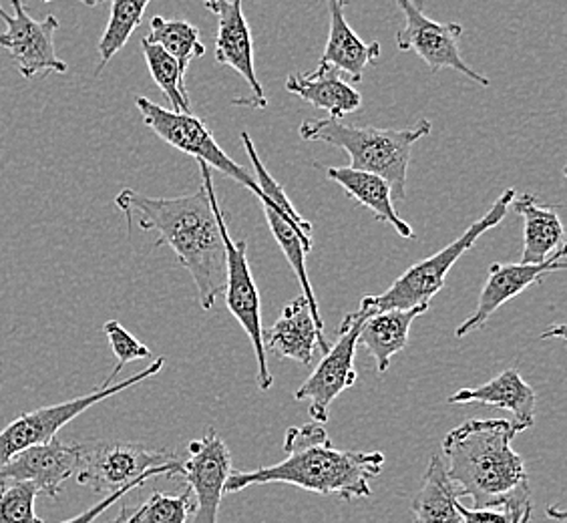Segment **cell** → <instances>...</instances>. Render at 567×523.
I'll list each match as a JSON object with an SVG mask.
<instances>
[{
  "mask_svg": "<svg viewBox=\"0 0 567 523\" xmlns=\"http://www.w3.org/2000/svg\"><path fill=\"white\" fill-rule=\"evenodd\" d=\"M204 187L177 197H152L121 189L115 204L127 222L137 216L143 232H157L153 248L169 246L196 284L199 306L212 310L226 288V250L219 229V204L212 167L199 162Z\"/></svg>",
  "mask_w": 567,
  "mask_h": 523,
  "instance_id": "cell-1",
  "label": "cell"
},
{
  "mask_svg": "<svg viewBox=\"0 0 567 523\" xmlns=\"http://www.w3.org/2000/svg\"><path fill=\"white\" fill-rule=\"evenodd\" d=\"M284 451L286 458L276 465L231 471L226 493H238L251 485L286 483L318 495L357 502L371 498V480L381 475L386 461L381 451L360 453L332 448L324 423L317 421L290 427L284 437Z\"/></svg>",
  "mask_w": 567,
  "mask_h": 523,
  "instance_id": "cell-2",
  "label": "cell"
},
{
  "mask_svg": "<svg viewBox=\"0 0 567 523\" xmlns=\"http://www.w3.org/2000/svg\"><path fill=\"white\" fill-rule=\"evenodd\" d=\"M517 431L505 419H470L443 439V463L458 498L471 505L522 510L532 488L522 455L512 448Z\"/></svg>",
  "mask_w": 567,
  "mask_h": 523,
  "instance_id": "cell-3",
  "label": "cell"
},
{
  "mask_svg": "<svg viewBox=\"0 0 567 523\" xmlns=\"http://www.w3.org/2000/svg\"><path fill=\"white\" fill-rule=\"evenodd\" d=\"M431 131L433 123L429 120L416 121L403 130H377L324 117L302 121L298 133L305 142L328 143L344 150L350 167L381 175L393 189V199L404 202L411 153L415 143L431 135Z\"/></svg>",
  "mask_w": 567,
  "mask_h": 523,
  "instance_id": "cell-4",
  "label": "cell"
},
{
  "mask_svg": "<svg viewBox=\"0 0 567 523\" xmlns=\"http://www.w3.org/2000/svg\"><path fill=\"white\" fill-rule=\"evenodd\" d=\"M515 196H517L515 189L503 192L502 196L497 197V202L487 209V214L477 219L475 224H471L457 240L451 242L443 250L436 252L425 260L413 264L381 295L364 296L360 300V308L372 315V312L391 310V308H415V306L431 305V300L443 290L451 268L457 264L458 258L465 252H470L477 244L483 234H487L489 229L497 228L502 224Z\"/></svg>",
  "mask_w": 567,
  "mask_h": 523,
  "instance_id": "cell-5",
  "label": "cell"
},
{
  "mask_svg": "<svg viewBox=\"0 0 567 523\" xmlns=\"http://www.w3.org/2000/svg\"><path fill=\"white\" fill-rule=\"evenodd\" d=\"M182 461L167 449L97 439L81 443V468L75 480L95 493L110 495L125 488L137 490L153 478L179 475Z\"/></svg>",
  "mask_w": 567,
  "mask_h": 523,
  "instance_id": "cell-6",
  "label": "cell"
},
{
  "mask_svg": "<svg viewBox=\"0 0 567 523\" xmlns=\"http://www.w3.org/2000/svg\"><path fill=\"white\" fill-rule=\"evenodd\" d=\"M135 105L142 113L143 123L162 142L172 145L177 152L196 157L197 162L209 165L212 170H218L219 174L238 182L240 186L248 187L254 196L262 199V189L258 186V182L229 155H226V152L219 147V143L214 140L208 125L194 113H175V111L165 110L142 95L135 98Z\"/></svg>",
  "mask_w": 567,
  "mask_h": 523,
  "instance_id": "cell-7",
  "label": "cell"
},
{
  "mask_svg": "<svg viewBox=\"0 0 567 523\" xmlns=\"http://www.w3.org/2000/svg\"><path fill=\"white\" fill-rule=\"evenodd\" d=\"M164 365L165 359L153 360L145 371L137 372L125 381L113 382L107 387L101 384L95 391L83 394V397H76L65 403L41 407L31 413L17 417L12 423L0 431V463H4L7 459L21 453L24 449L51 441L63 427L69 425L79 414L85 413L93 404L101 403L117 392L132 389L135 384L152 379L157 372H162Z\"/></svg>",
  "mask_w": 567,
  "mask_h": 523,
  "instance_id": "cell-8",
  "label": "cell"
},
{
  "mask_svg": "<svg viewBox=\"0 0 567 523\" xmlns=\"http://www.w3.org/2000/svg\"><path fill=\"white\" fill-rule=\"evenodd\" d=\"M404 17V27L396 33V49L403 53H416L425 61L431 73L453 69L481 88H489V76L481 75L461 57L458 39L463 27L458 22H436L426 17L421 0H394Z\"/></svg>",
  "mask_w": 567,
  "mask_h": 523,
  "instance_id": "cell-9",
  "label": "cell"
},
{
  "mask_svg": "<svg viewBox=\"0 0 567 523\" xmlns=\"http://www.w3.org/2000/svg\"><path fill=\"white\" fill-rule=\"evenodd\" d=\"M218 219L224 250H226V288H224L226 306L251 340V347L258 360V387L262 391H268L272 387L274 377L268 369V357L264 349L262 302H260V293L248 260V242L231 240L228 222L221 209H219Z\"/></svg>",
  "mask_w": 567,
  "mask_h": 523,
  "instance_id": "cell-10",
  "label": "cell"
},
{
  "mask_svg": "<svg viewBox=\"0 0 567 523\" xmlns=\"http://www.w3.org/2000/svg\"><path fill=\"white\" fill-rule=\"evenodd\" d=\"M367 317L369 312L362 308L347 315L340 325L337 342L324 352L315 372L296 391V401L310 403L308 413L317 423H327L330 417V404L359 381V372L354 369V357L359 347L360 325Z\"/></svg>",
  "mask_w": 567,
  "mask_h": 523,
  "instance_id": "cell-11",
  "label": "cell"
},
{
  "mask_svg": "<svg viewBox=\"0 0 567 523\" xmlns=\"http://www.w3.org/2000/svg\"><path fill=\"white\" fill-rule=\"evenodd\" d=\"M11 7L12 14L0 7V21L7 24V31L0 33V47L11 55L22 79L31 81L39 73L65 75L69 65L55 49V33L61 27L55 14L34 21L22 0H11Z\"/></svg>",
  "mask_w": 567,
  "mask_h": 523,
  "instance_id": "cell-12",
  "label": "cell"
},
{
  "mask_svg": "<svg viewBox=\"0 0 567 523\" xmlns=\"http://www.w3.org/2000/svg\"><path fill=\"white\" fill-rule=\"evenodd\" d=\"M229 473L231 455L216 429H208L204 437L189 443L187 459L182 461L179 471L194 500V512L187 523H218Z\"/></svg>",
  "mask_w": 567,
  "mask_h": 523,
  "instance_id": "cell-13",
  "label": "cell"
},
{
  "mask_svg": "<svg viewBox=\"0 0 567 523\" xmlns=\"http://www.w3.org/2000/svg\"><path fill=\"white\" fill-rule=\"evenodd\" d=\"M204 7L218 19L216 61L219 65H228L238 71L251 89V98L236 99L234 105L266 110L268 101L264 98L262 83L256 75L254 43L250 24L244 14V0H204Z\"/></svg>",
  "mask_w": 567,
  "mask_h": 523,
  "instance_id": "cell-14",
  "label": "cell"
},
{
  "mask_svg": "<svg viewBox=\"0 0 567 523\" xmlns=\"http://www.w3.org/2000/svg\"><path fill=\"white\" fill-rule=\"evenodd\" d=\"M566 270V248L554 254L549 260L542 264H492L489 276L483 284L477 308L470 318H465V322H461L457 328V338H465L471 332L480 330L489 322V318L513 300L515 296L525 293L529 286L539 284L551 274L564 273Z\"/></svg>",
  "mask_w": 567,
  "mask_h": 523,
  "instance_id": "cell-15",
  "label": "cell"
},
{
  "mask_svg": "<svg viewBox=\"0 0 567 523\" xmlns=\"http://www.w3.org/2000/svg\"><path fill=\"white\" fill-rule=\"evenodd\" d=\"M81 468V443H63L56 437L24 449L0 463V481H29L39 493L59 498L66 481Z\"/></svg>",
  "mask_w": 567,
  "mask_h": 523,
  "instance_id": "cell-16",
  "label": "cell"
},
{
  "mask_svg": "<svg viewBox=\"0 0 567 523\" xmlns=\"http://www.w3.org/2000/svg\"><path fill=\"white\" fill-rule=\"evenodd\" d=\"M264 349L280 359H290L300 365H312L315 350L330 349L324 332L318 330L310 302L305 295L284 306L282 315L272 327L262 330Z\"/></svg>",
  "mask_w": 567,
  "mask_h": 523,
  "instance_id": "cell-17",
  "label": "cell"
},
{
  "mask_svg": "<svg viewBox=\"0 0 567 523\" xmlns=\"http://www.w3.org/2000/svg\"><path fill=\"white\" fill-rule=\"evenodd\" d=\"M451 404H489L513 414L517 435L535 425L537 394L515 369H507L480 387H465L447 399Z\"/></svg>",
  "mask_w": 567,
  "mask_h": 523,
  "instance_id": "cell-18",
  "label": "cell"
},
{
  "mask_svg": "<svg viewBox=\"0 0 567 523\" xmlns=\"http://www.w3.org/2000/svg\"><path fill=\"white\" fill-rule=\"evenodd\" d=\"M328 11V41L318 65H332L350 81H360L364 69L381 59V43H364L347 22L349 0H324Z\"/></svg>",
  "mask_w": 567,
  "mask_h": 523,
  "instance_id": "cell-19",
  "label": "cell"
},
{
  "mask_svg": "<svg viewBox=\"0 0 567 523\" xmlns=\"http://www.w3.org/2000/svg\"><path fill=\"white\" fill-rule=\"evenodd\" d=\"M286 91L317 110L327 111L332 120L362 110V95L332 65H318L315 73H290Z\"/></svg>",
  "mask_w": 567,
  "mask_h": 523,
  "instance_id": "cell-20",
  "label": "cell"
},
{
  "mask_svg": "<svg viewBox=\"0 0 567 523\" xmlns=\"http://www.w3.org/2000/svg\"><path fill=\"white\" fill-rule=\"evenodd\" d=\"M322 172L327 174L328 180L339 184L350 199L371 209L374 218L386 226H393L399 236H403L406 240L415 238L413 228L396 214L393 204V189L384 177L371 174V172L354 170L350 165L349 167H322Z\"/></svg>",
  "mask_w": 567,
  "mask_h": 523,
  "instance_id": "cell-21",
  "label": "cell"
},
{
  "mask_svg": "<svg viewBox=\"0 0 567 523\" xmlns=\"http://www.w3.org/2000/svg\"><path fill=\"white\" fill-rule=\"evenodd\" d=\"M429 306L391 308L372 312L360 325L359 345L371 352L377 371L386 372L391 359L409 345L411 327L416 318L425 315Z\"/></svg>",
  "mask_w": 567,
  "mask_h": 523,
  "instance_id": "cell-22",
  "label": "cell"
},
{
  "mask_svg": "<svg viewBox=\"0 0 567 523\" xmlns=\"http://www.w3.org/2000/svg\"><path fill=\"white\" fill-rule=\"evenodd\" d=\"M512 206L524 218V264H542L566 248V232L557 207L542 206L534 194L513 197Z\"/></svg>",
  "mask_w": 567,
  "mask_h": 523,
  "instance_id": "cell-23",
  "label": "cell"
},
{
  "mask_svg": "<svg viewBox=\"0 0 567 523\" xmlns=\"http://www.w3.org/2000/svg\"><path fill=\"white\" fill-rule=\"evenodd\" d=\"M457 490L449 480L447 469L441 455H433L423 475V485L416 491L411 512L413 523H463L457 510Z\"/></svg>",
  "mask_w": 567,
  "mask_h": 523,
  "instance_id": "cell-24",
  "label": "cell"
},
{
  "mask_svg": "<svg viewBox=\"0 0 567 523\" xmlns=\"http://www.w3.org/2000/svg\"><path fill=\"white\" fill-rule=\"evenodd\" d=\"M152 0H111L110 21L99 39V66L95 76L110 65L111 59L132 39L140 29L145 11Z\"/></svg>",
  "mask_w": 567,
  "mask_h": 523,
  "instance_id": "cell-25",
  "label": "cell"
},
{
  "mask_svg": "<svg viewBox=\"0 0 567 523\" xmlns=\"http://www.w3.org/2000/svg\"><path fill=\"white\" fill-rule=\"evenodd\" d=\"M143 39L159 44L165 53L174 57L184 71L192 65V61L206 55V44L202 43L199 31L192 22L182 19H164L159 14L153 17L150 34Z\"/></svg>",
  "mask_w": 567,
  "mask_h": 523,
  "instance_id": "cell-26",
  "label": "cell"
},
{
  "mask_svg": "<svg viewBox=\"0 0 567 523\" xmlns=\"http://www.w3.org/2000/svg\"><path fill=\"white\" fill-rule=\"evenodd\" d=\"M142 49L153 81L157 88L162 89L172 111L192 113V103H189V95L184 85L186 71L179 66L174 57L165 53L159 44H153L147 39H142Z\"/></svg>",
  "mask_w": 567,
  "mask_h": 523,
  "instance_id": "cell-27",
  "label": "cell"
},
{
  "mask_svg": "<svg viewBox=\"0 0 567 523\" xmlns=\"http://www.w3.org/2000/svg\"><path fill=\"white\" fill-rule=\"evenodd\" d=\"M241 143L246 147V153L250 157L251 167H254V180L258 182V186L262 189V199L260 204L264 206L272 207L278 214H282L284 218L290 219L295 224L296 228L302 229L308 236H312V224L306 222L298 212H296L295 204L288 199L284 187L274 180L270 172L266 170V165L262 164L260 155L256 152V145L251 142L250 133L248 131H241L240 133Z\"/></svg>",
  "mask_w": 567,
  "mask_h": 523,
  "instance_id": "cell-28",
  "label": "cell"
},
{
  "mask_svg": "<svg viewBox=\"0 0 567 523\" xmlns=\"http://www.w3.org/2000/svg\"><path fill=\"white\" fill-rule=\"evenodd\" d=\"M194 512L189 488L182 493H153L147 502L135 507L133 523H187Z\"/></svg>",
  "mask_w": 567,
  "mask_h": 523,
  "instance_id": "cell-29",
  "label": "cell"
},
{
  "mask_svg": "<svg viewBox=\"0 0 567 523\" xmlns=\"http://www.w3.org/2000/svg\"><path fill=\"white\" fill-rule=\"evenodd\" d=\"M37 495L29 481H0V523H44L34 507Z\"/></svg>",
  "mask_w": 567,
  "mask_h": 523,
  "instance_id": "cell-30",
  "label": "cell"
},
{
  "mask_svg": "<svg viewBox=\"0 0 567 523\" xmlns=\"http://www.w3.org/2000/svg\"><path fill=\"white\" fill-rule=\"evenodd\" d=\"M103 332H105V337L110 340L111 350H113V355L117 359L115 369L111 371L110 377L103 382L105 387L117 381V377H120L125 365L152 357V350L133 337L132 332H127L125 328L121 327V322H117V320H107L105 327H103Z\"/></svg>",
  "mask_w": 567,
  "mask_h": 523,
  "instance_id": "cell-31",
  "label": "cell"
},
{
  "mask_svg": "<svg viewBox=\"0 0 567 523\" xmlns=\"http://www.w3.org/2000/svg\"><path fill=\"white\" fill-rule=\"evenodd\" d=\"M457 510L461 512L463 523H513L515 512H519V510H505V507H483V510L471 507L470 510L461 503V500L457 502Z\"/></svg>",
  "mask_w": 567,
  "mask_h": 523,
  "instance_id": "cell-32",
  "label": "cell"
},
{
  "mask_svg": "<svg viewBox=\"0 0 567 523\" xmlns=\"http://www.w3.org/2000/svg\"><path fill=\"white\" fill-rule=\"evenodd\" d=\"M130 491H133V488H125V490L115 491V493H110V495H103V500L95 503L93 507H89L87 512L79 513L75 517L61 523H93L101 513L107 512L113 503H117V500L125 498Z\"/></svg>",
  "mask_w": 567,
  "mask_h": 523,
  "instance_id": "cell-33",
  "label": "cell"
},
{
  "mask_svg": "<svg viewBox=\"0 0 567 523\" xmlns=\"http://www.w3.org/2000/svg\"><path fill=\"white\" fill-rule=\"evenodd\" d=\"M529 520H532V503H529V505H525L524 510L515 512L513 523H529Z\"/></svg>",
  "mask_w": 567,
  "mask_h": 523,
  "instance_id": "cell-34",
  "label": "cell"
},
{
  "mask_svg": "<svg viewBox=\"0 0 567 523\" xmlns=\"http://www.w3.org/2000/svg\"><path fill=\"white\" fill-rule=\"evenodd\" d=\"M135 522V510H130V507H123L121 510L120 515H117V520H113L111 523H133Z\"/></svg>",
  "mask_w": 567,
  "mask_h": 523,
  "instance_id": "cell-35",
  "label": "cell"
},
{
  "mask_svg": "<svg viewBox=\"0 0 567 523\" xmlns=\"http://www.w3.org/2000/svg\"><path fill=\"white\" fill-rule=\"evenodd\" d=\"M43 2L47 4V2H55V0H43ZM76 2H81V4H85V7H101V4L111 2V0H76Z\"/></svg>",
  "mask_w": 567,
  "mask_h": 523,
  "instance_id": "cell-36",
  "label": "cell"
}]
</instances>
